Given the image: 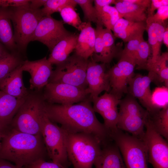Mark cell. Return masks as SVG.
<instances>
[{"mask_svg":"<svg viewBox=\"0 0 168 168\" xmlns=\"http://www.w3.org/2000/svg\"><path fill=\"white\" fill-rule=\"evenodd\" d=\"M121 17L134 22H146L147 18V8L130 4L124 0H116L114 6Z\"/></svg>","mask_w":168,"mask_h":168,"instance_id":"obj_24","label":"cell"},{"mask_svg":"<svg viewBox=\"0 0 168 168\" xmlns=\"http://www.w3.org/2000/svg\"><path fill=\"white\" fill-rule=\"evenodd\" d=\"M95 29V41L94 52L90 57L92 60L98 63H109L105 49L102 37L103 26L96 25Z\"/></svg>","mask_w":168,"mask_h":168,"instance_id":"obj_29","label":"cell"},{"mask_svg":"<svg viewBox=\"0 0 168 168\" xmlns=\"http://www.w3.org/2000/svg\"><path fill=\"white\" fill-rule=\"evenodd\" d=\"M10 17L14 28V37L17 47L25 49L37 26L43 16L41 9H33L29 6L12 7L9 9Z\"/></svg>","mask_w":168,"mask_h":168,"instance_id":"obj_5","label":"cell"},{"mask_svg":"<svg viewBox=\"0 0 168 168\" xmlns=\"http://www.w3.org/2000/svg\"><path fill=\"white\" fill-rule=\"evenodd\" d=\"M75 53L56 65L53 70L49 83H62L81 88H87L86 72L88 63Z\"/></svg>","mask_w":168,"mask_h":168,"instance_id":"obj_9","label":"cell"},{"mask_svg":"<svg viewBox=\"0 0 168 168\" xmlns=\"http://www.w3.org/2000/svg\"><path fill=\"white\" fill-rule=\"evenodd\" d=\"M0 159L26 167L48 154L41 135H34L14 129L2 134Z\"/></svg>","mask_w":168,"mask_h":168,"instance_id":"obj_2","label":"cell"},{"mask_svg":"<svg viewBox=\"0 0 168 168\" xmlns=\"http://www.w3.org/2000/svg\"><path fill=\"white\" fill-rule=\"evenodd\" d=\"M102 37L107 58L110 63L113 58L119 56L117 44L115 43L116 38L110 30L103 28L102 29Z\"/></svg>","mask_w":168,"mask_h":168,"instance_id":"obj_31","label":"cell"},{"mask_svg":"<svg viewBox=\"0 0 168 168\" xmlns=\"http://www.w3.org/2000/svg\"><path fill=\"white\" fill-rule=\"evenodd\" d=\"M120 99L115 95L105 92L102 95L91 100L95 112L100 114L104 120L103 124L110 135L117 130L119 117L118 105Z\"/></svg>","mask_w":168,"mask_h":168,"instance_id":"obj_14","label":"cell"},{"mask_svg":"<svg viewBox=\"0 0 168 168\" xmlns=\"http://www.w3.org/2000/svg\"><path fill=\"white\" fill-rule=\"evenodd\" d=\"M163 42L166 47H168V26L165 28L163 35Z\"/></svg>","mask_w":168,"mask_h":168,"instance_id":"obj_46","label":"cell"},{"mask_svg":"<svg viewBox=\"0 0 168 168\" xmlns=\"http://www.w3.org/2000/svg\"><path fill=\"white\" fill-rule=\"evenodd\" d=\"M1 128L0 127V147L1 146V138H2V134L1 132Z\"/></svg>","mask_w":168,"mask_h":168,"instance_id":"obj_48","label":"cell"},{"mask_svg":"<svg viewBox=\"0 0 168 168\" xmlns=\"http://www.w3.org/2000/svg\"><path fill=\"white\" fill-rule=\"evenodd\" d=\"M95 38V29L92 27L91 22H86L78 35L75 53L85 59H88L94 52Z\"/></svg>","mask_w":168,"mask_h":168,"instance_id":"obj_21","label":"cell"},{"mask_svg":"<svg viewBox=\"0 0 168 168\" xmlns=\"http://www.w3.org/2000/svg\"><path fill=\"white\" fill-rule=\"evenodd\" d=\"M7 53L4 49L1 43H0V58L5 55Z\"/></svg>","mask_w":168,"mask_h":168,"instance_id":"obj_47","label":"cell"},{"mask_svg":"<svg viewBox=\"0 0 168 168\" xmlns=\"http://www.w3.org/2000/svg\"><path fill=\"white\" fill-rule=\"evenodd\" d=\"M78 35L72 33L57 43L48 59L52 65H56L64 61L76 47Z\"/></svg>","mask_w":168,"mask_h":168,"instance_id":"obj_22","label":"cell"},{"mask_svg":"<svg viewBox=\"0 0 168 168\" xmlns=\"http://www.w3.org/2000/svg\"><path fill=\"white\" fill-rule=\"evenodd\" d=\"M146 30V22H135L131 26L115 36L127 42L131 40L143 35Z\"/></svg>","mask_w":168,"mask_h":168,"instance_id":"obj_34","label":"cell"},{"mask_svg":"<svg viewBox=\"0 0 168 168\" xmlns=\"http://www.w3.org/2000/svg\"><path fill=\"white\" fill-rule=\"evenodd\" d=\"M126 2L141 6L147 8L149 7L151 0H124Z\"/></svg>","mask_w":168,"mask_h":168,"instance_id":"obj_43","label":"cell"},{"mask_svg":"<svg viewBox=\"0 0 168 168\" xmlns=\"http://www.w3.org/2000/svg\"><path fill=\"white\" fill-rule=\"evenodd\" d=\"M74 0L77 4L82 9L86 22H93L96 25H100L97 18V11L93 5L94 0Z\"/></svg>","mask_w":168,"mask_h":168,"instance_id":"obj_36","label":"cell"},{"mask_svg":"<svg viewBox=\"0 0 168 168\" xmlns=\"http://www.w3.org/2000/svg\"><path fill=\"white\" fill-rule=\"evenodd\" d=\"M72 33L64 27L63 21L56 20L51 16H45L39 21L31 41L42 43L50 52L57 43Z\"/></svg>","mask_w":168,"mask_h":168,"instance_id":"obj_12","label":"cell"},{"mask_svg":"<svg viewBox=\"0 0 168 168\" xmlns=\"http://www.w3.org/2000/svg\"><path fill=\"white\" fill-rule=\"evenodd\" d=\"M87 88L65 83H48L45 86L43 98L49 104L72 105L89 97Z\"/></svg>","mask_w":168,"mask_h":168,"instance_id":"obj_11","label":"cell"},{"mask_svg":"<svg viewBox=\"0 0 168 168\" xmlns=\"http://www.w3.org/2000/svg\"><path fill=\"white\" fill-rule=\"evenodd\" d=\"M154 81L153 75L150 72L147 76L137 73L130 80L128 87L127 94L137 98L149 113L159 110L154 104L150 89L151 83Z\"/></svg>","mask_w":168,"mask_h":168,"instance_id":"obj_16","label":"cell"},{"mask_svg":"<svg viewBox=\"0 0 168 168\" xmlns=\"http://www.w3.org/2000/svg\"><path fill=\"white\" fill-rule=\"evenodd\" d=\"M26 98H18L0 91L1 130L11 124L14 116Z\"/></svg>","mask_w":168,"mask_h":168,"instance_id":"obj_19","label":"cell"},{"mask_svg":"<svg viewBox=\"0 0 168 168\" xmlns=\"http://www.w3.org/2000/svg\"><path fill=\"white\" fill-rule=\"evenodd\" d=\"M77 5L74 0H47L41 11L43 16H51L54 12H60L65 7L70 6L74 8Z\"/></svg>","mask_w":168,"mask_h":168,"instance_id":"obj_32","label":"cell"},{"mask_svg":"<svg viewBox=\"0 0 168 168\" xmlns=\"http://www.w3.org/2000/svg\"><path fill=\"white\" fill-rule=\"evenodd\" d=\"M16 54L8 52L0 58V82L22 63Z\"/></svg>","mask_w":168,"mask_h":168,"instance_id":"obj_30","label":"cell"},{"mask_svg":"<svg viewBox=\"0 0 168 168\" xmlns=\"http://www.w3.org/2000/svg\"><path fill=\"white\" fill-rule=\"evenodd\" d=\"M91 102L89 97L75 105L51 104L45 101V110L49 119L60 124L65 132L92 135L103 145L110 138L104 124L96 118Z\"/></svg>","mask_w":168,"mask_h":168,"instance_id":"obj_1","label":"cell"},{"mask_svg":"<svg viewBox=\"0 0 168 168\" xmlns=\"http://www.w3.org/2000/svg\"><path fill=\"white\" fill-rule=\"evenodd\" d=\"M165 6H168V0H151L150 6L147 10V17L153 15L156 10Z\"/></svg>","mask_w":168,"mask_h":168,"instance_id":"obj_41","label":"cell"},{"mask_svg":"<svg viewBox=\"0 0 168 168\" xmlns=\"http://www.w3.org/2000/svg\"><path fill=\"white\" fill-rule=\"evenodd\" d=\"M148 118L156 132L167 140L168 106H167L153 112H148Z\"/></svg>","mask_w":168,"mask_h":168,"instance_id":"obj_27","label":"cell"},{"mask_svg":"<svg viewBox=\"0 0 168 168\" xmlns=\"http://www.w3.org/2000/svg\"><path fill=\"white\" fill-rule=\"evenodd\" d=\"M116 0H95V7L98 11L103 7L112 4H115Z\"/></svg>","mask_w":168,"mask_h":168,"instance_id":"obj_42","label":"cell"},{"mask_svg":"<svg viewBox=\"0 0 168 168\" xmlns=\"http://www.w3.org/2000/svg\"><path fill=\"white\" fill-rule=\"evenodd\" d=\"M136 65L127 58L120 57L118 62L108 71L111 90L109 93L121 99L128 93V83L134 76Z\"/></svg>","mask_w":168,"mask_h":168,"instance_id":"obj_13","label":"cell"},{"mask_svg":"<svg viewBox=\"0 0 168 168\" xmlns=\"http://www.w3.org/2000/svg\"><path fill=\"white\" fill-rule=\"evenodd\" d=\"M151 51V47L148 42L143 39L139 44L135 57V61L137 66V69H146Z\"/></svg>","mask_w":168,"mask_h":168,"instance_id":"obj_35","label":"cell"},{"mask_svg":"<svg viewBox=\"0 0 168 168\" xmlns=\"http://www.w3.org/2000/svg\"><path fill=\"white\" fill-rule=\"evenodd\" d=\"M65 132L68 156L73 168H92L101 152L100 141L88 133Z\"/></svg>","mask_w":168,"mask_h":168,"instance_id":"obj_3","label":"cell"},{"mask_svg":"<svg viewBox=\"0 0 168 168\" xmlns=\"http://www.w3.org/2000/svg\"><path fill=\"white\" fill-rule=\"evenodd\" d=\"M168 18V6H162L157 10L156 12L152 16L147 17L146 23H162Z\"/></svg>","mask_w":168,"mask_h":168,"instance_id":"obj_38","label":"cell"},{"mask_svg":"<svg viewBox=\"0 0 168 168\" xmlns=\"http://www.w3.org/2000/svg\"><path fill=\"white\" fill-rule=\"evenodd\" d=\"M41 134L52 161L68 168L71 163L66 149V132L49 119L45 111L42 119Z\"/></svg>","mask_w":168,"mask_h":168,"instance_id":"obj_7","label":"cell"},{"mask_svg":"<svg viewBox=\"0 0 168 168\" xmlns=\"http://www.w3.org/2000/svg\"><path fill=\"white\" fill-rule=\"evenodd\" d=\"M47 0H31L30 1L29 6L31 8L38 9L44 6Z\"/></svg>","mask_w":168,"mask_h":168,"instance_id":"obj_44","label":"cell"},{"mask_svg":"<svg viewBox=\"0 0 168 168\" xmlns=\"http://www.w3.org/2000/svg\"><path fill=\"white\" fill-rule=\"evenodd\" d=\"M87 89L91 100L102 91L110 92L111 87L106 64L99 63L89 59L86 72Z\"/></svg>","mask_w":168,"mask_h":168,"instance_id":"obj_15","label":"cell"},{"mask_svg":"<svg viewBox=\"0 0 168 168\" xmlns=\"http://www.w3.org/2000/svg\"><path fill=\"white\" fill-rule=\"evenodd\" d=\"M45 103L43 96L29 94L11 122L12 128L30 134L41 135Z\"/></svg>","mask_w":168,"mask_h":168,"instance_id":"obj_4","label":"cell"},{"mask_svg":"<svg viewBox=\"0 0 168 168\" xmlns=\"http://www.w3.org/2000/svg\"><path fill=\"white\" fill-rule=\"evenodd\" d=\"M26 168H67L53 162H48L44 160H38L25 167Z\"/></svg>","mask_w":168,"mask_h":168,"instance_id":"obj_39","label":"cell"},{"mask_svg":"<svg viewBox=\"0 0 168 168\" xmlns=\"http://www.w3.org/2000/svg\"><path fill=\"white\" fill-rule=\"evenodd\" d=\"M0 168H26L11 163L7 161L0 159Z\"/></svg>","mask_w":168,"mask_h":168,"instance_id":"obj_45","label":"cell"},{"mask_svg":"<svg viewBox=\"0 0 168 168\" xmlns=\"http://www.w3.org/2000/svg\"><path fill=\"white\" fill-rule=\"evenodd\" d=\"M97 12L100 24L111 30L118 20L122 18L115 7L111 5L105 6Z\"/></svg>","mask_w":168,"mask_h":168,"instance_id":"obj_28","label":"cell"},{"mask_svg":"<svg viewBox=\"0 0 168 168\" xmlns=\"http://www.w3.org/2000/svg\"><path fill=\"white\" fill-rule=\"evenodd\" d=\"M145 127V133L142 139L146 148L148 161L153 168H168L167 142L155 130L148 116Z\"/></svg>","mask_w":168,"mask_h":168,"instance_id":"obj_10","label":"cell"},{"mask_svg":"<svg viewBox=\"0 0 168 168\" xmlns=\"http://www.w3.org/2000/svg\"><path fill=\"white\" fill-rule=\"evenodd\" d=\"M30 1L29 0H0V7H16L27 6L29 5Z\"/></svg>","mask_w":168,"mask_h":168,"instance_id":"obj_40","label":"cell"},{"mask_svg":"<svg viewBox=\"0 0 168 168\" xmlns=\"http://www.w3.org/2000/svg\"><path fill=\"white\" fill-rule=\"evenodd\" d=\"M100 154L96 160L95 168H126L116 145H103Z\"/></svg>","mask_w":168,"mask_h":168,"instance_id":"obj_20","label":"cell"},{"mask_svg":"<svg viewBox=\"0 0 168 168\" xmlns=\"http://www.w3.org/2000/svg\"><path fill=\"white\" fill-rule=\"evenodd\" d=\"M21 64L0 82V91L18 98H25L29 93L23 83Z\"/></svg>","mask_w":168,"mask_h":168,"instance_id":"obj_18","label":"cell"},{"mask_svg":"<svg viewBox=\"0 0 168 168\" xmlns=\"http://www.w3.org/2000/svg\"><path fill=\"white\" fill-rule=\"evenodd\" d=\"M11 21L9 9L0 7V43L13 50L17 47Z\"/></svg>","mask_w":168,"mask_h":168,"instance_id":"obj_25","label":"cell"},{"mask_svg":"<svg viewBox=\"0 0 168 168\" xmlns=\"http://www.w3.org/2000/svg\"><path fill=\"white\" fill-rule=\"evenodd\" d=\"M110 138L118 147L126 168H148L147 149L142 139L119 129Z\"/></svg>","mask_w":168,"mask_h":168,"instance_id":"obj_8","label":"cell"},{"mask_svg":"<svg viewBox=\"0 0 168 168\" xmlns=\"http://www.w3.org/2000/svg\"><path fill=\"white\" fill-rule=\"evenodd\" d=\"M21 67L23 71L30 75V88L40 91L49 83L52 72V64L46 57L39 60L23 61Z\"/></svg>","mask_w":168,"mask_h":168,"instance_id":"obj_17","label":"cell"},{"mask_svg":"<svg viewBox=\"0 0 168 168\" xmlns=\"http://www.w3.org/2000/svg\"><path fill=\"white\" fill-rule=\"evenodd\" d=\"M143 39V35H141L127 42L124 49L122 50L119 57L128 58L135 63V59L136 55L139 44Z\"/></svg>","mask_w":168,"mask_h":168,"instance_id":"obj_37","label":"cell"},{"mask_svg":"<svg viewBox=\"0 0 168 168\" xmlns=\"http://www.w3.org/2000/svg\"><path fill=\"white\" fill-rule=\"evenodd\" d=\"M168 53H162L155 62L147 63L146 70L151 72L154 77V81L163 83L165 87H168Z\"/></svg>","mask_w":168,"mask_h":168,"instance_id":"obj_26","label":"cell"},{"mask_svg":"<svg viewBox=\"0 0 168 168\" xmlns=\"http://www.w3.org/2000/svg\"><path fill=\"white\" fill-rule=\"evenodd\" d=\"M59 12L63 22L65 23L73 26L80 31L84 27L86 22L82 21L74 8L67 6L63 8Z\"/></svg>","mask_w":168,"mask_h":168,"instance_id":"obj_33","label":"cell"},{"mask_svg":"<svg viewBox=\"0 0 168 168\" xmlns=\"http://www.w3.org/2000/svg\"><path fill=\"white\" fill-rule=\"evenodd\" d=\"M120 99L119 105L117 128L142 139L145 133V122L148 112L137 102L135 98L127 94Z\"/></svg>","mask_w":168,"mask_h":168,"instance_id":"obj_6","label":"cell"},{"mask_svg":"<svg viewBox=\"0 0 168 168\" xmlns=\"http://www.w3.org/2000/svg\"><path fill=\"white\" fill-rule=\"evenodd\" d=\"M167 25L166 21L162 23H146V30L148 35V42L152 51V56L149 58L147 64L155 62L161 55L163 35Z\"/></svg>","mask_w":168,"mask_h":168,"instance_id":"obj_23","label":"cell"}]
</instances>
